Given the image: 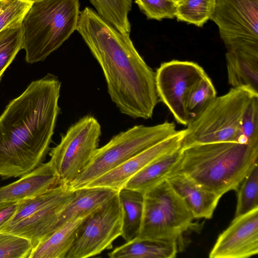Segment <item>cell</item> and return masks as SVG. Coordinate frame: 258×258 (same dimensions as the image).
I'll use <instances>...</instances> for the list:
<instances>
[{"label":"cell","mask_w":258,"mask_h":258,"mask_svg":"<svg viewBox=\"0 0 258 258\" xmlns=\"http://www.w3.org/2000/svg\"><path fill=\"white\" fill-rule=\"evenodd\" d=\"M75 191L73 197L59 213L55 229L75 217L93 213L109 202L118 192L105 187H84Z\"/></svg>","instance_id":"ac0fdd59"},{"label":"cell","mask_w":258,"mask_h":258,"mask_svg":"<svg viewBox=\"0 0 258 258\" xmlns=\"http://www.w3.org/2000/svg\"><path fill=\"white\" fill-rule=\"evenodd\" d=\"M118 196L122 210L121 236L125 241L136 237L139 232L144 207V195L137 190L123 187Z\"/></svg>","instance_id":"7402d4cb"},{"label":"cell","mask_w":258,"mask_h":258,"mask_svg":"<svg viewBox=\"0 0 258 258\" xmlns=\"http://www.w3.org/2000/svg\"><path fill=\"white\" fill-rule=\"evenodd\" d=\"M61 84L51 74L32 82L0 116V176L21 177L43 163L60 112Z\"/></svg>","instance_id":"7a4b0ae2"},{"label":"cell","mask_w":258,"mask_h":258,"mask_svg":"<svg viewBox=\"0 0 258 258\" xmlns=\"http://www.w3.org/2000/svg\"><path fill=\"white\" fill-rule=\"evenodd\" d=\"M181 157V147L154 160L129 179L125 188L143 195L173 173Z\"/></svg>","instance_id":"d6986e66"},{"label":"cell","mask_w":258,"mask_h":258,"mask_svg":"<svg viewBox=\"0 0 258 258\" xmlns=\"http://www.w3.org/2000/svg\"><path fill=\"white\" fill-rule=\"evenodd\" d=\"M210 20L227 51L258 54V0H215Z\"/></svg>","instance_id":"9c48e42d"},{"label":"cell","mask_w":258,"mask_h":258,"mask_svg":"<svg viewBox=\"0 0 258 258\" xmlns=\"http://www.w3.org/2000/svg\"><path fill=\"white\" fill-rule=\"evenodd\" d=\"M89 1L102 17L121 32L130 34L128 15L132 9V0Z\"/></svg>","instance_id":"603a6c76"},{"label":"cell","mask_w":258,"mask_h":258,"mask_svg":"<svg viewBox=\"0 0 258 258\" xmlns=\"http://www.w3.org/2000/svg\"><path fill=\"white\" fill-rule=\"evenodd\" d=\"M22 21L7 27L0 32V80L18 52L22 49Z\"/></svg>","instance_id":"d4e9b609"},{"label":"cell","mask_w":258,"mask_h":258,"mask_svg":"<svg viewBox=\"0 0 258 258\" xmlns=\"http://www.w3.org/2000/svg\"><path fill=\"white\" fill-rule=\"evenodd\" d=\"M237 142L258 148V96L251 98L243 114Z\"/></svg>","instance_id":"83f0119b"},{"label":"cell","mask_w":258,"mask_h":258,"mask_svg":"<svg viewBox=\"0 0 258 258\" xmlns=\"http://www.w3.org/2000/svg\"><path fill=\"white\" fill-rule=\"evenodd\" d=\"M185 134V130L177 131L172 136L136 154L85 187H105L118 191L124 187L130 178L148 164L180 149Z\"/></svg>","instance_id":"4fadbf2b"},{"label":"cell","mask_w":258,"mask_h":258,"mask_svg":"<svg viewBox=\"0 0 258 258\" xmlns=\"http://www.w3.org/2000/svg\"><path fill=\"white\" fill-rule=\"evenodd\" d=\"M215 0H184L176 6L177 21L202 27L210 20L215 8Z\"/></svg>","instance_id":"cb8c5ba5"},{"label":"cell","mask_w":258,"mask_h":258,"mask_svg":"<svg viewBox=\"0 0 258 258\" xmlns=\"http://www.w3.org/2000/svg\"><path fill=\"white\" fill-rule=\"evenodd\" d=\"M74 192V190H71L68 184H60L41 195L19 202L13 216L0 228L12 225L42 209L60 204Z\"/></svg>","instance_id":"44dd1931"},{"label":"cell","mask_w":258,"mask_h":258,"mask_svg":"<svg viewBox=\"0 0 258 258\" xmlns=\"http://www.w3.org/2000/svg\"><path fill=\"white\" fill-rule=\"evenodd\" d=\"M217 96L214 84L206 74L191 87L186 100L189 120L198 115Z\"/></svg>","instance_id":"484cf974"},{"label":"cell","mask_w":258,"mask_h":258,"mask_svg":"<svg viewBox=\"0 0 258 258\" xmlns=\"http://www.w3.org/2000/svg\"><path fill=\"white\" fill-rule=\"evenodd\" d=\"M179 247L173 241L135 237L114 248L110 258H173Z\"/></svg>","instance_id":"ffe728a7"},{"label":"cell","mask_w":258,"mask_h":258,"mask_svg":"<svg viewBox=\"0 0 258 258\" xmlns=\"http://www.w3.org/2000/svg\"><path fill=\"white\" fill-rule=\"evenodd\" d=\"M148 19L161 21L175 18L176 6L170 0H135Z\"/></svg>","instance_id":"4dcf8cb0"},{"label":"cell","mask_w":258,"mask_h":258,"mask_svg":"<svg viewBox=\"0 0 258 258\" xmlns=\"http://www.w3.org/2000/svg\"><path fill=\"white\" fill-rule=\"evenodd\" d=\"M225 58L228 82L232 88L258 96V54L228 50Z\"/></svg>","instance_id":"e0dca14e"},{"label":"cell","mask_w":258,"mask_h":258,"mask_svg":"<svg viewBox=\"0 0 258 258\" xmlns=\"http://www.w3.org/2000/svg\"><path fill=\"white\" fill-rule=\"evenodd\" d=\"M194 219L166 179L144 194L143 212L137 237L173 241L180 248V241L193 226Z\"/></svg>","instance_id":"52a82bcc"},{"label":"cell","mask_w":258,"mask_h":258,"mask_svg":"<svg viewBox=\"0 0 258 258\" xmlns=\"http://www.w3.org/2000/svg\"><path fill=\"white\" fill-rule=\"evenodd\" d=\"M60 184L51 162L42 163L16 181L0 187V204L18 203L31 199Z\"/></svg>","instance_id":"5bb4252c"},{"label":"cell","mask_w":258,"mask_h":258,"mask_svg":"<svg viewBox=\"0 0 258 258\" xmlns=\"http://www.w3.org/2000/svg\"><path fill=\"white\" fill-rule=\"evenodd\" d=\"M76 30L99 64L112 101L120 112L133 118L152 117L159 101L155 72L144 61L125 34L86 7Z\"/></svg>","instance_id":"6da1fadb"},{"label":"cell","mask_w":258,"mask_h":258,"mask_svg":"<svg viewBox=\"0 0 258 258\" xmlns=\"http://www.w3.org/2000/svg\"><path fill=\"white\" fill-rule=\"evenodd\" d=\"M17 203L0 204V227L6 223L16 210Z\"/></svg>","instance_id":"1f68e13d"},{"label":"cell","mask_w":258,"mask_h":258,"mask_svg":"<svg viewBox=\"0 0 258 258\" xmlns=\"http://www.w3.org/2000/svg\"><path fill=\"white\" fill-rule=\"evenodd\" d=\"M257 156L258 148L246 144L194 145L181 148V159L174 172L185 175L221 197L238 188Z\"/></svg>","instance_id":"3957f363"},{"label":"cell","mask_w":258,"mask_h":258,"mask_svg":"<svg viewBox=\"0 0 258 258\" xmlns=\"http://www.w3.org/2000/svg\"><path fill=\"white\" fill-rule=\"evenodd\" d=\"M206 74L198 63L179 60L163 62L156 70L155 82L159 101L167 106L177 123L186 126L188 123L185 107L188 93Z\"/></svg>","instance_id":"8fae6325"},{"label":"cell","mask_w":258,"mask_h":258,"mask_svg":"<svg viewBox=\"0 0 258 258\" xmlns=\"http://www.w3.org/2000/svg\"><path fill=\"white\" fill-rule=\"evenodd\" d=\"M175 124L168 121L152 126L135 125L114 136L98 148L89 164L68 185L71 190L92 181L131 157L176 133Z\"/></svg>","instance_id":"8992f818"},{"label":"cell","mask_w":258,"mask_h":258,"mask_svg":"<svg viewBox=\"0 0 258 258\" xmlns=\"http://www.w3.org/2000/svg\"><path fill=\"white\" fill-rule=\"evenodd\" d=\"M166 180L183 201L194 218L210 219L212 217L220 196L181 173L174 172Z\"/></svg>","instance_id":"9a60e30c"},{"label":"cell","mask_w":258,"mask_h":258,"mask_svg":"<svg viewBox=\"0 0 258 258\" xmlns=\"http://www.w3.org/2000/svg\"><path fill=\"white\" fill-rule=\"evenodd\" d=\"M33 247L30 241L7 232H0V258H29Z\"/></svg>","instance_id":"f1b7e54d"},{"label":"cell","mask_w":258,"mask_h":258,"mask_svg":"<svg viewBox=\"0 0 258 258\" xmlns=\"http://www.w3.org/2000/svg\"><path fill=\"white\" fill-rule=\"evenodd\" d=\"M22 1H26V2H30V3H33V2L36 1V0H22Z\"/></svg>","instance_id":"836d02e7"},{"label":"cell","mask_w":258,"mask_h":258,"mask_svg":"<svg viewBox=\"0 0 258 258\" xmlns=\"http://www.w3.org/2000/svg\"><path fill=\"white\" fill-rule=\"evenodd\" d=\"M235 217L258 208V165L254 162L239 185Z\"/></svg>","instance_id":"4316f807"},{"label":"cell","mask_w":258,"mask_h":258,"mask_svg":"<svg viewBox=\"0 0 258 258\" xmlns=\"http://www.w3.org/2000/svg\"><path fill=\"white\" fill-rule=\"evenodd\" d=\"M79 0H36L22 23L26 61L44 60L76 30Z\"/></svg>","instance_id":"277c9868"},{"label":"cell","mask_w":258,"mask_h":258,"mask_svg":"<svg viewBox=\"0 0 258 258\" xmlns=\"http://www.w3.org/2000/svg\"><path fill=\"white\" fill-rule=\"evenodd\" d=\"M101 127L96 118L86 115L71 125L59 143L50 149L49 160L60 184H68L86 167L98 148Z\"/></svg>","instance_id":"ba28073f"},{"label":"cell","mask_w":258,"mask_h":258,"mask_svg":"<svg viewBox=\"0 0 258 258\" xmlns=\"http://www.w3.org/2000/svg\"><path fill=\"white\" fill-rule=\"evenodd\" d=\"M258 253V208L234 217L209 253L210 258H246Z\"/></svg>","instance_id":"7c38bea8"},{"label":"cell","mask_w":258,"mask_h":258,"mask_svg":"<svg viewBox=\"0 0 258 258\" xmlns=\"http://www.w3.org/2000/svg\"><path fill=\"white\" fill-rule=\"evenodd\" d=\"M176 6L183 2L184 0H170Z\"/></svg>","instance_id":"d6a6232c"},{"label":"cell","mask_w":258,"mask_h":258,"mask_svg":"<svg viewBox=\"0 0 258 258\" xmlns=\"http://www.w3.org/2000/svg\"><path fill=\"white\" fill-rule=\"evenodd\" d=\"M122 210L117 194L85 219L66 258H87L112 248L121 236Z\"/></svg>","instance_id":"30bf717a"},{"label":"cell","mask_w":258,"mask_h":258,"mask_svg":"<svg viewBox=\"0 0 258 258\" xmlns=\"http://www.w3.org/2000/svg\"><path fill=\"white\" fill-rule=\"evenodd\" d=\"M254 96L232 88L216 98L195 117L185 129L181 148L206 143L237 142L243 114Z\"/></svg>","instance_id":"5b68a950"},{"label":"cell","mask_w":258,"mask_h":258,"mask_svg":"<svg viewBox=\"0 0 258 258\" xmlns=\"http://www.w3.org/2000/svg\"><path fill=\"white\" fill-rule=\"evenodd\" d=\"M91 214L75 217L59 226L32 249L29 258H66Z\"/></svg>","instance_id":"2e32d148"},{"label":"cell","mask_w":258,"mask_h":258,"mask_svg":"<svg viewBox=\"0 0 258 258\" xmlns=\"http://www.w3.org/2000/svg\"><path fill=\"white\" fill-rule=\"evenodd\" d=\"M32 4L22 0H0V32L22 21Z\"/></svg>","instance_id":"f546056e"}]
</instances>
